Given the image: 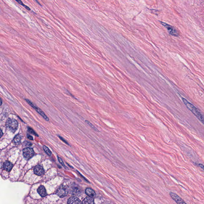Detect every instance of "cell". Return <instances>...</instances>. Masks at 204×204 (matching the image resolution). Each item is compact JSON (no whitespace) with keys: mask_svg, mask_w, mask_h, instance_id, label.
I'll return each instance as SVG.
<instances>
[{"mask_svg":"<svg viewBox=\"0 0 204 204\" xmlns=\"http://www.w3.org/2000/svg\"><path fill=\"white\" fill-rule=\"evenodd\" d=\"M3 168L7 171H10L13 167V164L9 161H6L3 164Z\"/></svg>","mask_w":204,"mask_h":204,"instance_id":"cell-9","label":"cell"},{"mask_svg":"<svg viewBox=\"0 0 204 204\" xmlns=\"http://www.w3.org/2000/svg\"><path fill=\"white\" fill-rule=\"evenodd\" d=\"M82 203V204H93L94 203V200L93 198L89 196L88 197H86V198L83 200Z\"/></svg>","mask_w":204,"mask_h":204,"instance_id":"cell-13","label":"cell"},{"mask_svg":"<svg viewBox=\"0 0 204 204\" xmlns=\"http://www.w3.org/2000/svg\"><path fill=\"white\" fill-rule=\"evenodd\" d=\"M0 105H2V100L1 99V100H0Z\"/></svg>","mask_w":204,"mask_h":204,"instance_id":"cell-25","label":"cell"},{"mask_svg":"<svg viewBox=\"0 0 204 204\" xmlns=\"http://www.w3.org/2000/svg\"><path fill=\"white\" fill-rule=\"evenodd\" d=\"M34 173L36 175H43L44 173V170L43 167L41 165H37L36 167H35L34 169Z\"/></svg>","mask_w":204,"mask_h":204,"instance_id":"cell-7","label":"cell"},{"mask_svg":"<svg viewBox=\"0 0 204 204\" xmlns=\"http://www.w3.org/2000/svg\"><path fill=\"white\" fill-rule=\"evenodd\" d=\"M43 149L45 152H46L47 154L49 156H51L52 155V152L50 150V149H49L46 146L44 145L43 146Z\"/></svg>","mask_w":204,"mask_h":204,"instance_id":"cell-16","label":"cell"},{"mask_svg":"<svg viewBox=\"0 0 204 204\" xmlns=\"http://www.w3.org/2000/svg\"><path fill=\"white\" fill-rule=\"evenodd\" d=\"M6 127L13 132H14L18 128V122L14 119L8 118L6 123Z\"/></svg>","mask_w":204,"mask_h":204,"instance_id":"cell-2","label":"cell"},{"mask_svg":"<svg viewBox=\"0 0 204 204\" xmlns=\"http://www.w3.org/2000/svg\"><path fill=\"white\" fill-rule=\"evenodd\" d=\"M27 137H28V138L30 140H33V137H32V136H31L30 135H27Z\"/></svg>","mask_w":204,"mask_h":204,"instance_id":"cell-22","label":"cell"},{"mask_svg":"<svg viewBox=\"0 0 204 204\" xmlns=\"http://www.w3.org/2000/svg\"><path fill=\"white\" fill-rule=\"evenodd\" d=\"M67 203L69 204H81L82 203L81 202V201L77 197H71L68 199Z\"/></svg>","mask_w":204,"mask_h":204,"instance_id":"cell-8","label":"cell"},{"mask_svg":"<svg viewBox=\"0 0 204 204\" xmlns=\"http://www.w3.org/2000/svg\"><path fill=\"white\" fill-rule=\"evenodd\" d=\"M22 138V136L19 134H18V135H16V136H15V138H14L13 142L15 144H20V142H21Z\"/></svg>","mask_w":204,"mask_h":204,"instance_id":"cell-14","label":"cell"},{"mask_svg":"<svg viewBox=\"0 0 204 204\" xmlns=\"http://www.w3.org/2000/svg\"><path fill=\"white\" fill-rule=\"evenodd\" d=\"M183 101L187 108L196 116V117L204 125V116L201 111L193 105L188 101L187 99L182 98Z\"/></svg>","mask_w":204,"mask_h":204,"instance_id":"cell-1","label":"cell"},{"mask_svg":"<svg viewBox=\"0 0 204 204\" xmlns=\"http://www.w3.org/2000/svg\"><path fill=\"white\" fill-rule=\"evenodd\" d=\"M0 132H1V134H0V137H2V130H1V131H0Z\"/></svg>","mask_w":204,"mask_h":204,"instance_id":"cell-24","label":"cell"},{"mask_svg":"<svg viewBox=\"0 0 204 204\" xmlns=\"http://www.w3.org/2000/svg\"><path fill=\"white\" fill-rule=\"evenodd\" d=\"M23 153L24 158H25L27 159H30L34 154L33 150L31 148H24L23 150Z\"/></svg>","mask_w":204,"mask_h":204,"instance_id":"cell-5","label":"cell"},{"mask_svg":"<svg viewBox=\"0 0 204 204\" xmlns=\"http://www.w3.org/2000/svg\"><path fill=\"white\" fill-rule=\"evenodd\" d=\"M38 192L42 197H44L47 195L46 190L44 186H40L38 189Z\"/></svg>","mask_w":204,"mask_h":204,"instance_id":"cell-10","label":"cell"},{"mask_svg":"<svg viewBox=\"0 0 204 204\" xmlns=\"http://www.w3.org/2000/svg\"><path fill=\"white\" fill-rule=\"evenodd\" d=\"M25 100H26V101L27 102L28 104H29V105H30V106H32L33 108H34L35 106H36V105H34L33 104V103H32L30 100H29V99H26Z\"/></svg>","mask_w":204,"mask_h":204,"instance_id":"cell-18","label":"cell"},{"mask_svg":"<svg viewBox=\"0 0 204 204\" xmlns=\"http://www.w3.org/2000/svg\"><path fill=\"white\" fill-rule=\"evenodd\" d=\"M58 160L59 161L60 164H61V165H62L63 166H64V167H66V166H65V165L64 164V162H63L61 158H59V157H58Z\"/></svg>","mask_w":204,"mask_h":204,"instance_id":"cell-20","label":"cell"},{"mask_svg":"<svg viewBox=\"0 0 204 204\" xmlns=\"http://www.w3.org/2000/svg\"><path fill=\"white\" fill-rule=\"evenodd\" d=\"M161 24L163 26L166 28L167 30H168L169 33L171 35L178 37L179 36V33L176 30L171 26L169 24H167V23H165L164 22H160Z\"/></svg>","mask_w":204,"mask_h":204,"instance_id":"cell-3","label":"cell"},{"mask_svg":"<svg viewBox=\"0 0 204 204\" xmlns=\"http://www.w3.org/2000/svg\"><path fill=\"white\" fill-rule=\"evenodd\" d=\"M16 0L19 4H20V5H21L22 6L24 7L28 11H30V10L31 9H30V8H29L28 6L26 5H24V4L23 3V2L21 1V0Z\"/></svg>","mask_w":204,"mask_h":204,"instance_id":"cell-15","label":"cell"},{"mask_svg":"<svg viewBox=\"0 0 204 204\" xmlns=\"http://www.w3.org/2000/svg\"><path fill=\"white\" fill-rule=\"evenodd\" d=\"M86 122L87 123L88 125H89V126H90V127L92 128V129H93L94 130H95L96 131H98V130L97 129L95 128V127L91 123L89 122L88 121H87V120H86Z\"/></svg>","mask_w":204,"mask_h":204,"instance_id":"cell-17","label":"cell"},{"mask_svg":"<svg viewBox=\"0 0 204 204\" xmlns=\"http://www.w3.org/2000/svg\"><path fill=\"white\" fill-rule=\"evenodd\" d=\"M34 0V1H35L36 2H37V3L38 4H39V5H40V6H41V5H40V4L39 3V2H38V1L37 0Z\"/></svg>","mask_w":204,"mask_h":204,"instance_id":"cell-23","label":"cell"},{"mask_svg":"<svg viewBox=\"0 0 204 204\" xmlns=\"http://www.w3.org/2000/svg\"><path fill=\"white\" fill-rule=\"evenodd\" d=\"M28 131H29L30 133H32V134H33L34 135H36L37 136H38V135L36 134V132H35L34 131H33L32 129H31V128H28Z\"/></svg>","mask_w":204,"mask_h":204,"instance_id":"cell-19","label":"cell"},{"mask_svg":"<svg viewBox=\"0 0 204 204\" xmlns=\"http://www.w3.org/2000/svg\"><path fill=\"white\" fill-rule=\"evenodd\" d=\"M198 166H199L200 167H201L204 171V166L202 164H198Z\"/></svg>","mask_w":204,"mask_h":204,"instance_id":"cell-21","label":"cell"},{"mask_svg":"<svg viewBox=\"0 0 204 204\" xmlns=\"http://www.w3.org/2000/svg\"><path fill=\"white\" fill-rule=\"evenodd\" d=\"M86 193L88 196L92 198H94L96 196V193L95 191L91 188H87L86 190Z\"/></svg>","mask_w":204,"mask_h":204,"instance_id":"cell-11","label":"cell"},{"mask_svg":"<svg viewBox=\"0 0 204 204\" xmlns=\"http://www.w3.org/2000/svg\"><path fill=\"white\" fill-rule=\"evenodd\" d=\"M68 190L67 188L63 185L59 187L56 191L57 195L61 198H63L66 197L68 194Z\"/></svg>","mask_w":204,"mask_h":204,"instance_id":"cell-4","label":"cell"},{"mask_svg":"<svg viewBox=\"0 0 204 204\" xmlns=\"http://www.w3.org/2000/svg\"><path fill=\"white\" fill-rule=\"evenodd\" d=\"M170 196H171V198L173 199L175 202L178 204H186L185 202L183 201V200L179 197L175 193L170 192Z\"/></svg>","mask_w":204,"mask_h":204,"instance_id":"cell-6","label":"cell"},{"mask_svg":"<svg viewBox=\"0 0 204 204\" xmlns=\"http://www.w3.org/2000/svg\"><path fill=\"white\" fill-rule=\"evenodd\" d=\"M34 109L36 110V111H37L38 112L39 114L40 115L42 116V117H43V118H44L45 119V120H47V121H49V119L47 117V116L46 115L44 112H43V111H42V110L40 109V108H39L37 107V106H36L35 107Z\"/></svg>","mask_w":204,"mask_h":204,"instance_id":"cell-12","label":"cell"}]
</instances>
